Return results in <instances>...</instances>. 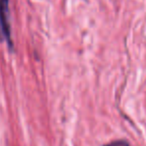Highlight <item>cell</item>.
<instances>
[{
  "label": "cell",
  "mask_w": 146,
  "mask_h": 146,
  "mask_svg": "<svg viewBox=\"0 0 146 146\" xmlns=\"http://www.w3.org/2000/svg\"><path fill=\"white\" fill-rule=\"evenodd\" d=\"M0 37L6 41L9 48H13L9 23V0H0Z\"/></svg>",
  "instance_id": "6da1fadb"
},
{
  "label": "cell",
  "mask_w": 146,
  "mask_h": 146,
  "mask_svg": "<svg viewBox=\"0 0 146 146\" xmlns=\"http://www.w3.org/2000/svg\"><path fill=\"white\" fill-rule=\"evenodd\" d=\"M103 146H130V145L125 140H115V141H112V142H110V143H107Z\"/></svg>",
  "instance_id": "7a4b0ae2"
}]
</instances>
